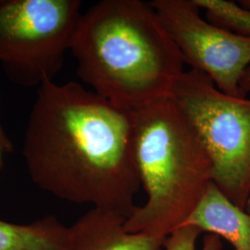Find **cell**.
<instances>
[{
    "mask_svg": "<svg viewBox=\"0 0 250 250\" xmlns=\"http://www.w3.org/2000/svg\"><path fill=\"white\" fill-rule=\"evenodd\" d=\"M127 218L93 208L69 227L68 250H161L165 238L128 232Z\"/></svg>",
    "mask_w": 250,
    "mask_h": 250,
    "instance_id": "7",
    "label": "cell"
},
{
    "mask_svg": "<svg viewBox=\"0 0 250 250\" xmlns=\"http://www.w3.org/2000/svg\"><path fill=\"white\" fill-rule=\"evenodd\" d=\"M241 89L246 97L249 93H250V65L243 75L241 80Z\"/></svg>",
    "mask_w": 250,
    "mask_h": 250,
    "instance_id": "13",
    "label": "cell"
},
{
    "mask_svg": "<svg viewBox=\"0 0 250 250\" xmlns=\"http://www.w3.org/2000/svg\"><path fill=\"white\" fill-rule=\"evenodd\" d=\"M170 99L203 145L215 186L245 209L250 197V99L224 94L191 69L176 81Z\"/></svg>",
    "mask_w": 250,
    "mask_h": 250,
    "instance_id": "4",
    "label": "cell"
},
{
    "mask_svg": "<svg viewBox=\"0 0 250 250\" xmlns=\"http://www.w3.org/2000/svg\"><path fill=\"white\" fill-rule=\"evenodd\" d=\"M183 226L224 237L234 250H250V214L233 204L212 182Z\"/></svg>",
    "mask_w": 250,
    "mask_h": 250,
    "instance_id": "8",
    "label": "cell"
},
{
    "mask_svg": "<svg viewBox=\"0 0 250 250\" xmlns=\"http://www.w3.org/2000/svg\"><path fill=\"white\" fill-rule=\"evenodd\" d=\"M201 231L193 226H183L167 236L163 243L165 250H222L221 237L208 233L204 237L200 250L197 249V240Z\"/></svg>",
    "mask_w": 250,
    "mask_h": 250,
    "instance_id": "11",
    "label": "cell"
},
{
    "mask_svg": "<svg viewBox=\"0 0 250 250\" xmlns=\"http://www.w3.org/2000/svg\"><path fill=\"white\" fill-rule=\"evenodd\" d=\"M69 227L53 216L30 224L0 220V250H68Z\"/></svg>",
    "mask_w": 250,
    "mask_h": 250,
    "instance_id": "9",
    "label": "cell"
},
{
    "mask_svg": "<svg viewBox=\"0 0 250 250\" xmlns=\"http://www.w3.org/2000/svg\"><path fill=\"white\" fill-rule=\"evenodd\" d=\"M151 4L185 64L205 74L224 94L246 97L241 80L250 65V37L202 17L194 0H154Z\"/></svg>",
    "mask_w": 250,
    "mask_h": 250,
    "instance_id": "6",
    "label": "cell"
},
{
    "mask_svg": "<svg viewBox=\"0 0 250 250\" xmlns=\"http://www.w3.org/2000/svg\"><path fill=\"white\" fill-rule=\"evenodd\" d=\"M205 18L240 36L250 37V0H194Z\"/></svg>",
    "mask_w": 250,
    "mask_h": 250,
    "instance_id": "10",
    "label": "cell"
},
{
    "mask_svg": "<svg viewBox=\"0 0 250 250\" xmlns=\"http://www.w3.org/2000/svg\"><path fill=\"white\" fill-rule=\"evenodd\" d=\"M80 0H0V63L9 80L37 88L53 81L71 50Z\"/></svg>",
    "mask_w": 250,
    "mask_h": 250,
    "instance_id": "5",
    "label": "cell"
},
{
    "mask_svg": "<svg viewBox=\"0 0 250 250\" xmlns=\"http://www.w3.org/2000/svg\"><path fill=\"white\" fill-rule=\"evenodd\" d=\"M0 145L3 147L4 151L7 152V153H10L13 150V145L9 140L8 135L5 134L4 129L1 125V122H0Z\"/></svg>",
    "mask_w": 250,
    "mask_h": 250,
    "instance_id": "12",
    "label": "cell"
},
{
    "mask_svg": "<svg viewBox=\"0 0 250 250\" xmlns=\"http://www.w3.org/2000/svg\"><path fill=\"white\" fill-rule=\"evenodd\" d=\"M133 114L135 158L146 200L125 221V229L166 238L188 220L212 183L211 161L170 98Z\"/></svg>",
    "mask_w": 250,
    "mask_h": 250,
    "instance_id": "3",
    "label": "cell"
},
{
    "mask_svg": "<svg viewBox=\"0 0 250 250\" xmlns=\"http://www.w3.org/2000/svg\"><path fill=\"white\" fill-rule=\"evenodd\" d=\"M245 210H246L248 213H250V199L248 200V202H247V205H246V208H245Z\"/></svg>",
    "mask_w": 250,
    "mask_h": 250,
    "instance_id": "15",
    "label": "cell"
},
{
    "mask_svg": "<svg viewBox=\"0 0 250 250\" xmlns=\"http://www.w3.org/2000/svg\"><path fill=\"white\" fill-rule=\"evenodd\" d=\"M77 75L100 97L134 111L170 99L185 72L151 2L102 0L83 12L71 46Z\"/></svg>",
    "mask_w": 250,
    "mask_h": 250,
    "instance_id": "2",
    "label": "cell"
},
{
    "mask_svg": "<svg viewBox=\"0 0 250 250\" xmlns=\"http://www.w3.org/2000/svg\"><path fill=\"white\" fill-rule=\"evenodd\" d=\"M4 149H3V147L1 146V145H0V169H1V167H2V164H3V161H2V154L4 153Z\"/></svg>",
    "mask_w": 250,
    "mask_h": 250,
    "instance_id": "14",
    "label": "cell"
},
{
    "mask_svg": "<svg viewBox=\"0 0 250 250\" xmlns=\"http://www.w3.org/2000/svg\"><path fill=\"white\" fill-rule=\"evenodd\" d=\"M22 156L32 181L58 198L127 219L137 207L133 111L78 83L37 88Z\"/></svg>",
    "mask_w": 250,
    "mask_h": 250,
    "instance_id": "1",
    "label": "cell"
}]
</instances>
